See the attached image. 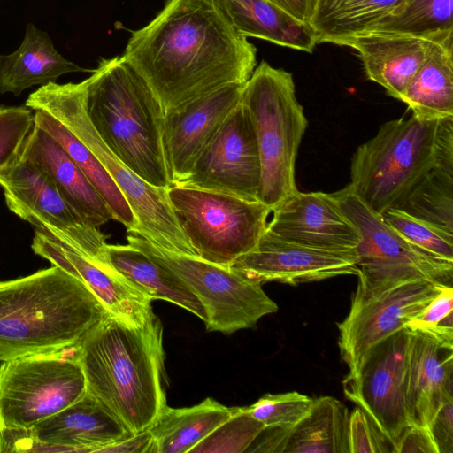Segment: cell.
<instances>
[{"instance_id":"cell-1","label":"cell","mask_w":453,"mask_h":453,"mask_svg":"<svg viewBox=\"0 0 453 453\" xmlns=\"http://www.w3.org/2000/svg\"><path fill=\"white\" fill-rule=\"evenodd\" d=\"M122 58L146 81L165 115L231 83H245L257 49L211 0H166L133 31Z\"/></svg>"},{"instance_id":"cell-2","label":"cell","mask_w":453,"mask_h":453,"mask_svg":"<svg viewBox=\"0 0 453 453\" xmlns=\"http://www.w3.org/2000/svg\"><path fill=\"white\" fill-rule=\"evenodd\" d=\"M75 347L87 392L132 433L147 429L167 405L159 318L131 326L107 313Z\"/></svg>"},{"instance_id":"cell-3","label":"cell","mask_w":453,"mask_h":453,"mask_svg":"<svg viewBox=\"0 0 453 453\" xmlns=\"http://www.w3.org/2000/svg\"><path fill=\"white\" fill-rule=\"evenodd\" d=\"M105 314L86 284L55 265L0 281V361L72 347Z\"/></svg>"},{"instance_id":"cell-4","label":"cell","mask_w":453,"mask_h":453,"mask_svg":"<svg viewBox=\"0 0 453 453\" xmlns=\"http://www.w3.org/2000/svg\"><path fill=\"white\" fill-rule=\"evenodd\" d=\"M85 81V107L105 145L149 184L172 186L164 143L165 111L122 56L102 58Z\"/></svg>"},{"instance_id":"cell-5","label":"cell","mask_w":453,"mask_h":453,"mask_svg":"<svg viewBox=\"0 0 453 453\" xmlns=\"http://www.w3.org/2000/svg\"><path fill=\"white\" fill-rule=\"evenodd\" d=\"M85 92V81L50 82L31 93L25 106L56 119L100 160L136 218L134 232L164 250L197 257L174 216L167 188L146 182L105 145L87 114Z\"/></svg>"},{"instance_id":"cell-6","label":"cell","mask_w":453,"mask_h":453,"mask_svg":"<svg viewBox=\"0 0 453 453\" xmlns=\"http://www.w3.org/2000/svg\"><path fill=\"white\" fill-rule=\"evenodd\" d=\"M241 102L252 119L261 162L258 201L272 211L297 191L295 166L308 121L291 73L262 61L245 82Z\"/></svg>"},{"instance_id":"cell-7","label":"cell","mask_w":453,"mask_h":453,"mask_svg":"<svg viewBox=\"0 0 453 453\" xmlns=\"http://www.w3.org/2000/svg\"><path fill=\"white\" fill-rule=\"evenodd\" d=\"M438 122L412 114L390 120L357 148L349 185L374 212L399 208L434 166Z\"/></svg>"},{"instance_id":"cell-8","label":"cell","mask_w":453,"mask_h":453,"mask_svg":"<svg viewBox=\"0 0 453 453\" xmlns=\"http://www.w3.org/2000/svg\"><path fill=\"white\" fill-rule=\"evenodd\" d=\"M167 196L197 257L226 267L257 246L272 212L259 201L186 185H172Z\"/></svg>"},{"instance_id":"cell-9","label":"cell","mask_w":453,"mask_h":453,"mask_svg":"<svg viewBox=\"0 0 453 453\" xmlns=\"http://www.w3.org/2000/svg\"><path fill=\"white\" fill-rule=\"evenodd\" d=\"M127 233V244L174 273L198 297L206 311L207 331L230 334L254 327L262 317L278 311L258 280L231 267L164 250L134 231Z\"/></svg>"},{"instance_id":"cell-10","label":"cell","mask_w":453,"mask_h":453,"mask_svg":"<svg viewBox=\"0 0 453 453\" xmlns=\"http://www.w3.org/2000/svg\"><path fill=\"white\" fill-rule=\"evenodd\" d=\"M333 195L360 234L356 292L372 294L415 280L452 287L453 261L407 240L367 206L349 184Z\"/></svg>"},{"instance_id":"cell-11","label":"cell","mask_w":453,"mask_h":453,"mask_svg":"<svg viewBox=\"0 0 453 453\" xmlns=\"http://www.w3.org/2000/svg\"><path fill=\"white\" fill-rule=\"evenodd\" d=\"M75 345L2 362L0 429L32 428L86 394Z\"/></svg>"},{"instance_id":"cell-12","label":"cell","mask_w":453,"mask_h":453,"mask_svg":"<svg viewBox=\"0 0 453 453\" xmlns=\"http://www.w3.org/2000/svg\"><path fill=\"white\" fill-rule=\"evenodd\" d=\"M8 209L91 261L103 265L105 235L82 220L58 192L49 175L19 157L0 172Z\"/></svg>"},{"instance_id":"cell-13","label":"cell","mask_w":453,"mask_h":453,"mask_svg":"<svg viewBox=\"0 0 453 453\" xmlns=\"http://www.w3.org/2000/svg\"><path fill=\"white\" fill-rule=\"evenodd\" d=\"M403 328L373 345L357 370L342 381L346 397L360 407L393 447L411 426L406 403V353Z\"/></svg>"},{"instance_id":"cell-14","label":"cell","mask_w":453,"mask_h":453,"mask_svg":"<svg viewBox=\"0 0 453 453\" xmlns=\"http://www.w3.org/2000/svg\"><path fill=\"white\" fill-rule=\"evenodd\" d=\"M446 286L415 280L364 295L355 292L347 317L337 324L342 360L354 373L366 352L386 337L406 328Z\"/></svg>"},{"instance_id":"cell-15","label":"cell","mask_w":453,"mask_h":453,"mask_svg":"<svg viewBox=\"0 0 453 453\" xmlns=\"http://www.w3.org/2000/svg\"><path fill=\"white\" fill-rule=\"evenodd\" d=\"M260 181L254 125L240 101L198 157L190 176L180 185L258 201Z\"/></svg>"},{"instance_id":"cell-16","label":"cell","mask_w":453,"mask_h":453,"mask_svg":"<svg viewBox=\"0 0 453 453\" xmlns=\"http://www.w3.org/2000/svg\"><path fill=\"white\" fill-rule=\"evenodd\" d=\"M261 283L289 285L358 273L356 252H338L280 239L266 230L257 246L230 265Z\"/></svg>"},{"instance_id":"cell-17","label":"cell","mask_w":453,"mask_h":453,"mask_svg":"<svg viewBox=\"0 0 453 453\" xmlns=\"http://www.w3.org/2000/svg\"><path fill=\"white\" fill-rule=\"evenodd\" d=\"M272 213L265 230L280 239L315 249L356 252L359 232L333 194L297 190Z\"/></svg>"},{"instance_id":"cell-18","label":"cell","mask_w":453,"mask_h":453,"mask_svg":"<svg viewBox=\"0 0 453 453\" xmlns=\"http://www.w3.org/2000/svg\"><path fill=\"white\" fill-rule=\"evenodd\" d=\"M231 83L165 115L164 143L172 185L182 184L209 142L241 101Z\"/></svg>"},{"instance_id":"cell-19","label":"cell","mask_w":453,"mask_h":453,"mask_svg":"<svg viewBox=\"0 0 453 453\" xmlns=\"http://www.w3.org/2000/svg\"><path fill=\"white\" fill-rule=\"evenodd\" d=\"M33 251L82 281L113 318L142 326L152 311L149 296L107 265H98L58 240L35 229Z\"/></svg>"},{"instance_id":"cell-20","label":"cell","mask_w":453,"mask_h":453,"mask_svg":"<svg viewBox=\"0 0 453 453\" xmlns=\"http://www.w3.org/2000/svg\"><path fill=\"white\" fill-rule=\"evenodd\" d=\"M453 398V345L428 333L409 330L406 353V403L411 425L427 426Z\"/></svg>"},{"instance_id":"cell-21","label":"cell","mask_w":453,"mask_h":453,"mask_svg":"<svg viewBox=\"0 0 453 453\" xmlns=\"http://www.w3.org/2000/svg\"><path fill=\"white\" fill-rule=\"evenodd\" d=\"M32 430L39 441L75 453H100L104 447L134 434L88 392Z\"/></svg>"},{"instance_id":"cell-22","label":"cell","mask_w":453,"mask_h":453,"mask_svg":"<svg viewBox=\"0 0 453 453\" xmlns=\"http://www.w3.org/2000/svg\"><path fill=\"white\" fill-rule=\"evenodd\" d=\"M20 157L44 171L73 210L87 224L100 228L113 214L65 150L47 132L34 124Z\"/></svg>"},{"instance_id":"cell-23","label":"cell","mask_w":453,"mask_h":453,"mask_svg":"<svg viewBox=\"0 0 453 453\" xmlns=\"http://www.w3.org/2000/svg\"><path fill=\"white\" fill-rule=\"evenodd\" d=\"M443 35L367 32L353 37L347 46L357 52L367 78L383 87L390 96L401 100L430 44Z\"/></svg>"},{"instance_id":"cell-24","label":"cell","mask_w":453,"mask_h":453,"mask_svg":"<svg viewBox=\"0 0 453 453\" xmlns=\"http://www.w3.org/2000/svg\"><path fill=\"white\" fill-rule=\"evenodd\" d=\"M93 71L64 58L45 31L28 23L19 48L0 57V94L19 96L33 86L56 82L63 74Z\"/></svg>"},{"instance_id":"cell-25","label":"cell","mask_w":453,"mask_h":453,"mask_svg":"<svg viewBox=\"0 0 453 453\" xmlns=\"http://www.w3.org/2000/svg\"><path fill=\"white\" fill-rule=\"evenodd\" d=\"M230 25L245 37L308 53L318 43L309 24L295 19L267 0H211Z\"/></svg>"},{"instance_id":"cell-26","label":"cell","mask_w":453,"mask_h":453,"mask_svg":"<svg viewBox=\"0 0 453 453\" xmlns=\"http://www.w3.org/2000/svg\"><path fill=\"white\" fill-rule=\"evenodd\" d=\"M103 265H107L152 300L180 306L204 322L206 311L192 290L174 273L160 266L140 250L127 244H106Z\"/></svg>"},{"instance_id":"cell-27","label":"cell","mask_w":453,"mask_h":453,"mask_svg":"<svg viewBox=\"0 0 453 453\" xmlns=\"http://www.w3.org/2000/svg\"><path fill=\"white\" fill-rule=\"evenodd\" d=\"M400 101L419 119L453 116V34L432 42Z\"/></svg>"},{"instance_id":"cell-28","label":"cell","mask_w":453,"mask_h":453,"mask_svg":"<svg viewBox=\"0 0 453 453\" xmlns=\"http://www.w3.org/2000/svg\"><path fill=\"white\" fill-rule=\"evenodd\" d=\"M237 407H226L208 397L186 408L165 406L147 428L155 453H186L227 420Z\"/></svg>"},{"instance_id":"cell-29","label":"cell","mask_w":453,"mask_h":453,"mask_svg":"<svg viewBox=\"0 0 453 453\" xmlns=\"http://www.w3.org/2000/svg\"><path fill=\"white\" fill-rule=\"evenodd\" d=\"M349 412L332 396L313 399L308 412L288 430L283 453H349Z\"/></svg>"},{"instance_id":"cell-30","label":"cell","mask_w":453,"mask_h":453,"mask_svg":"<svg viewBox=\"0 0 453 453\" xmlns=\"http://www.w3.org/2000/svg\"><path fill=\"white\" fill-rule=\"evenodd\" d=\"M403 0H319L310 22L318 43L347 46L355 36L368 32Z\"/></svg>"},{"instance_id":"cell-31","label":"cell","mask_w":453,"mask_h":453,"mask_svg":"<svg viewBox=\"0 0 453 453\" xmlns=\"http://www.w3.org/2000/svg\"><path fill=\"white\" fill-rule=\"evenodd\" d=\"M34 124L50 134L67 152L107 204L114 219L127 231H136L137 220L125 196L100 160L63 124L35 111Z\"/></svg>"},{"instance_id":"cell-32","label":"cell","mask_w":453,"mask_h":453,"mask_svg":"<svg viewBox=\"0 0 453 453\" xmlns=\"http://www.w3.org/2000/svg\"><path fill=\"white\" fill-rule=\"evenodd\" d=\"M368 32L429 37L451 34L453 0H403Z\"/></svg>"},{"instance_id":"cell-33","label":"cell","mask_w":453,"mask_h":453,"mask_svg":"<svg viewBox=\"0 0 453 453\" xmlns=\"http://www.w3.org/2000/svg\"><path fill=\"white\" fill-rule=\"evenodd\" d=\"M397 209L453 233V166L435 164Z\"/></svg>"},{"instance_id":"cell-34","label":"cell","mask_w":453,"mask_h":453,"mask_svg":"<svg viewBox=\"0 0 453 453\" xmlns=\"http://www.w3.org/2000/svg\"><path fill=\"white\" fill-rule=\"evenodd\" d=\"M246 407L235 412L189 452L243 453L265 428Z\"/></svg>"},{"instance_id":"cell-35","label":"cell","mask_w":453,"mask_h":453,"mask_svg":"<svg viewBox=\"0 0 453 453\" xmlns=\"http://www.w3.org/2000/svg\"><path fill=\"white\" fill-rule=\"evenodd\" d=\"M381 217L388 226L412 243L453 261V233L414 217L402 209H388Z\"/></svg>"},{"instance_id":"cell-36","label":"cell","mask_w":453,"mask_h":453,"mask_svg":"<svg viewBox=\"0 0 453 453\" xmlns=\"http://www.w3.org/2000/svg\"><path fill=\"white\" fill-rule=\"evenodd\" d=\"M313 399L296 391L266 394L247 406L265 427L292 428L310 410Z\"/></svg>"},{"instance_id":"cell-37","label":"cell","mask_w":453,"mask_h":453,"mask_svg":"<svg viewBox=\"0 0 453 453\" xmlns=\"http://www.w3.org/2000/svg\"><path fill=\"white\" fill-rule=\"evenodd\" d=\"M34 126V114L27 106L0 107V172L19 156Z\"/></svg>"},{"instance_id":"cell-38","label":"cell","mask_w":453,"mask_h":453,"mask_svg":"<svg viewBox=\"0 0 453 453\" xmlns=\"http://www.w3.org/2000/svg\"><path fill=\"white\" fill-rule=\"evenodd\" d=\"M406 328L423 331L438 340L453 345V288H444L419 313L413 317Z\"/></svg>"},{"instance_id":"cell-39","label":"cell","mask_w":453,"mask_h":453,"mask_svg":"<svg viewBox=\"0 0 453 453\" xmlns=\"http://www.w3.org/2000/svg\"><path fill=\"white\" fill-rule=\"evenodd\" d=\"M348 438L349 453L393 452L391 443L358 406L349 413Z\"/></svg>"},{"instance_id":"cell-40","label":"cell","mask_w":453,"mask_h":453,"mask_svg":"<svg viewBox=\"0 0 453 453\" xmlns=\"http://www.w3.org/2000/svg\"><path fill=\"white\" fill-rule=\"evenodd\" d=\"M68 452L65 448L39 441L32 428L0 429V453Z\"/></svg>"},{"instance_id":"cell-41","label":"cell","mask_w":453,"mask_h":453,"mask_svg":"<svg viewBox=\"0 0 453 453\" xmlns=\"http://www.w3.org/2000/svg\"><path fill=\"white\" fill-rule=\"evenodd\" d=\"M438 453H453V398L447 399L427 426Z\"/></svg>"},{"instance_id":"cell-42","label":"cell","mask_w":453,"mask_h":453,"mask_svg":"<svg viewBox=\"0 0 453 453\" xmlns=\"http://www.w3.org/2000/svg\"><path fill=\"white\" fill-rule=\"evenodd\" d=\"M394 453H438L427 426H407L396 444Z\"/></svg>"},{"instance_id":"cell-43","label":"cell","mask_w":453,"mask_h":453,"mask_svg":"<svg viewBox=\"0 0 453 453\" xmlns=\"http://www.w3.org/2000/svg\"><path fill=\"white\" fill-rule=\"evenodd\" d=\"M155 453V444L148 429L114 442L101 449L100 453Z\"/></svg>"},{"instance_id":"cell-44","label":"cell","mask_w":453,"mask_h":453,"mask_svg":"<svg viewBox=\"0 0 453 453\" xmlns=\"http://www.w3.org/2000/svg\"><path fill=\"white\" fill-rule=\"evenodd\" d=\"M289 16L303 24L313 18L319 0H267Z\"/></svg>"},{"instance_id":"cell-45","label":"cell","mask_w":453,"mask_h":453,"mask_svg":"<svg viewBox=\"0 0 453 453\" xmlns=\"http://www.w3.org/2000/svg\"><path fill=\"white\" fill-rule=\"evenodd\" d=\"M1 57V56H0Z\"/></svg>"}]
</instances>
